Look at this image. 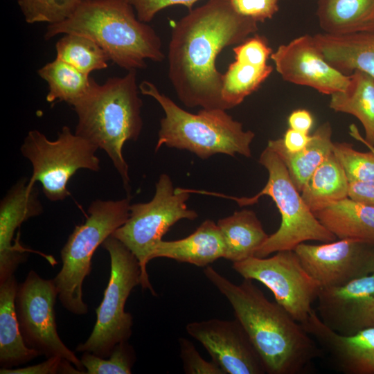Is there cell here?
<instances>
[{"label": "cell", "mask_w": 374, "mask_h": 374, "mask_svg": "<svg viewBox=\"0 0 374 374\" xmlns=\"http://www.w3.org/2000/svg\"><path fill=\"white\" fill-rule=\"evenodd\" d=\"M78 34L96 42L109 60L128 71L143 69L145 60L162 62L160 37L141 21L129 0H82L65 21L47 26L44 37Z\"/></svg>", "instance_id": "obj_3"}, {"label": "cell", "mask_w": 374, "mask_h": 374, "mask_svg": "<svg viewBox=\"0 0 374 374\" xmlns=\"http://www.w3.org/2000/svg\"><path fill=\"white\" fill-rule=\"evenodd\" d=\"M294 251L321 287L341 286L374 274V246L356 239L319 244L303 242Z\"/></svg>", "instance_id": "obj_13"}, {"label": "cell", "mask_w": 374, "mask_h": 374, "mask_svg": "<svg viewBox=\"0 0 374 374\" xmlns=\"http://www.w3.org/2000/svg\"><path fill=\"white\" fill-rule=\"evenodd\" d=\"M18 284L15 276L0 283V365L12 368L41 355L29 348L21 335L17 317L15 299Z\"/></svg>", "instance_id": "obj_21"}, {"label": "cell", "mask_w": 374, "mask_h": 374, "mask_svg": "<svg viewBox=\"0 0 374 374\" xmlns=\"http://www.w3.org/2000/svg\"><path fill=\"white\" fill-rule=\"evenodd\" d=\"M239 15L256 21L271 19L279 9L280 0H229Z\"/></svg>", "instance_id": "obj_36"}, {"label": "cell", "mask_w": 374, "mask_h": 374, "mask_svg": "<svg viewBox=\"0 0 374 374\" xmlns=\"http://www.w3.org/2000/svg\"><path fill=\"white\" fill-rule=\"evenodd\" d=\"M348 198L366 206L374 207V181H350Z\"/></svg>", "instance_id": "obj_39"}, {"label": "cell", "mask_w": 374, "mask_h": 374, "mask_svg": "<svg viewBox=\"0 0 374 374\" xmlns=\"http://www.w3.org/2000/svg\"><path fill=\"white\" fill-rule=\"evenodd\" d=\"M290 128L309 134L313 125V117L311 113L305 109L294 110L288 116Z\"/></svg>", "instance_id": "obj_41"}, {"label": "cell", "mask_w": 374, "mask_h": 374, "mask_svg": "<svg viewBox=\"0 0 374 374\" xmlns=\"http://www.w3.org/2000/svg\"><path fill=\"white\" fill-rule=\"evenodd\" d=\"M301 325L338 370L346 374H374V327L343 335L326 326L314 309Z\"/></svg>", "instance_id": "obj_18"}, {"label": "cell", "mask_w": 374, "mask_h": 374, "mask_svg": "<svg viewBox=\"0 0 374 374\" xmlns=\"http://www.w3.org/2000/svg\"><path fill=\"white\" fill-rule=\"evenodd\" d=\"M217 224L224 242V258L232 263L255 256L269 236L251 210L235 211L220 219Z\"/></svg>", "instance_id": "obj_24"}, {"label": "cell", "mask_w": 374, "mask_h": 374, "mask_svg": "<svg viewBox=\"0 0 374 374\" xmlns=\"http://www.w3.org/2000/svg\"><path fill=\"white\" fill-rule=\"evenodd\" d=\"M205 277L226 297L269 374H299L323 354L317 341L283 308L253 283L235 284L211 266Z\"/></svg>", "instance_id": "obj_2"}, {"label": "cell", "mask_w": 374, "mask_h": 374, "mask_svg": "<svg viewBox=\"0 0 374 374\" xmlns=\"http://www.w3.org/2000/svg\"><path fill=\"white\" fill-rule=\"evenodd\" d=\"M280 139L288 152H297L308 145L312 139V135L289 128L283 137Z\"/></svg>", "instance_id": "obj_40"}, {"label": "cell", "mask_w": 374, "mask_h": 374, "mask_svg": "<svg viewBox=\"0 0 374 374\" xmlns=\"http://www.w3.org/2000/svg\"><path fill=\"white\" fill-rule=\"evenodd\" d=\"M349 181L333 152L314 170L301 194L314 213L348 198Z\"/></svg>", "instance_id": "obj_27"}, {"label": "cell", "mask_w": 374, "mask_h": 374, "mask_svg": "<svg viewBox=\"0 0 374 374\" xmlns=\"http://www.w3.org/2000/svg\"><path fill=\"white\" fill-rule=\"evenodd\" d=\"M56 57L89 75L107 67L105 51L93 39L78 34H64L55 44Z\"/></svg>", "instance_id": "obj_30"}, {"label": "cell", "mask_w": 374, "mask_h": 374, "mask_svg": "<svg viewBox=\"0 0 374 374\" xmlns=\"http://www.w3.org/2000/svg\"><path fill=\"white\" fill-rule=\"evenodd\" d=\"M139 87L143 95L160 105L165 114L160 121L155 151L164 145L188 150L202 159L217 154L251 157L254 132L244 130L225 109L202 108L193 114L179 107L150 81L141 82Z\"/></svg>", "instance_id": "obj_5"}, {"label": "cell", "mask_w": 374, "mask_h": 374, "mask_svg": "<svg viewBox=\"0 0 374 374\" xmlns=\"http://www.w3.org/2000/svg\"><path fill=\"white\" fill-rule=\"evenodd\" d=\"M35 184L22 178L8 192L0 203V283L14 275L18 266L26 261L28 253H39L51 265L57 262L50 255L44 254L20 243L15 234L21 224L40 215L43 207L38 199Z\"/></svg>", "instance_id": "obj_17"}, {"label": "cell", "mask_w": 374, "mask_h": 374, "mask_svg": "<svg viewBox=\"0 0 374 374\" xmlns=\"http://www.w3.org/2000/svg\"><path fill=\"white\" fill-rule=\"evenodd\" d=\"M82 0H18V5L28 24L61 23L69 18Z\"/></svg>", "instance_id": "obj_31"}, {"label": "cell", "mask_w": 374, "mask_h": 374, "mask_svg": "<svg viewBox=\"0 0 374 374\" xmlns=\"http://www.w3.org/2000/svg\"><path fill=\"white\" fill-rule=\"evenodd\" d=\"M365 145L370 148L369 152L358 151L347 142L333 143L332 152L349 182L374 181V145Z\"/></svg>", "instance_id": "obj_32"}, {"label": "cell", "mask_w": 374, "mask_h": 374, "mask_svg": "<svg viewBox=\"0 0 374 374\" xmlns=\"http://www.w3.org/2000/svg\"><path fill=\"white\" fill-rule=\"evenodd\" d=\"M37 73L48 84L47 102L64 101L72 107L88 93L94 82L89 75L57 58L40 68Z\"/></svg>", "instance_id": "obj_28"}, {"label": "cell", "mask_w": 374, "mask_h": 374, "mask_svg": "<svg viewBox=\"0 0 374 374\" xmlns=\"http://www.w3.org/2000/svg\"><path fill=\"white\" fill-rule=\"evenodd\" d=\"M232 267L243 278L266 286L276 302L301 324L309 317L321 288L294 250L279 251L269 258L252 256L233 262Z\"/></svg>", "instance_id": "obj_11"}, {"label": "cell", "mask_w": 374, "mask_h": 374, "mask_svg": "<svg viewBox=\"0 0 374 374\" xmlns=\"http://www.w3.org/2000/svg\"><path fill=\"white\" fill-rule=\"evenodd\" d=\"M98 148L64 126L56 140L51 141L39 130L28 132L21 146L22 155L30 161V181L39 182L44 195L52 202L64 200L70 193L67 183L80 169L98 172Z\"/></svg>", "instance_id": "obj_10"}, {"label": "cell", "mask_w": 374, "mask_h": 374, "mask_svg": "<svg viewBox=\"0 0 374 374\" xmlns=\"http://www.w3.org/2000/svg\"><path fill=\"white\" fill-rule=\"evenodd\" d=\"M1 374H80L82 373L72 363L61 357H48L47 360L36 365L17 368H1Z\"/></svg>", "instance_id": "obj_37"}, {"label": "cell", "mask_w": 374, "mask_h": 374, "mask_svg": "<svg viewBox=\"0 0 374 374\" xmlns=\"http://www.w3.org/2000/svg\"><path fill=\"white\" fill-rule=\"evenodd\" d=\"M106 358L84 352L80 360L87 374H130L136 360L134 350L127 341L115 346Z\"/></svg>", "instance_id": "obj_33"}, {"label": "cell", "mask_w": 374, "mask_h": 374, "mask_svg": "<svg viewBox=\"0 0 374 374\" xmlns=\"http://www.w3.org/2000/svg\"><path fill=\"white\" fill-rule=\"evenodd\" d=\"M137 18L143 22L151 21L160 10L173 5H183L191 10L198 0H129Z\"/></svg>", "instance_id": "obj_38"}, {"label": "cell", "mask_w": 374, "mask_h": 374, "mask_svg": "<svg viewBox=\"0 0 374 374\" xmlns=\"http://www.w3.org/2000/svg\"><path fill=\"white\" fill-rule=\"evenodd\" d=\"M224 245L220 230L211 220H206L188 236L172 241L161 240L151 254V260L167 258L205 267L224 258Z\"/></svg>", "instance_id": "obj_20"}, {"label": "cell", "mask_w": 374, "mask_h": 374, "mask_svg": "<svg viewBox=\"0 0 374 374\" xmlns=\"http://www.w3.org/2000/svg\"><path fill=\"white\" fill-rule=\"evenodd\" d=\"M130 198L93 201L85 222L76 225L61 250L62 265L53 278L58 298L69 312L84 315L88 307L82 298V284L92 269L97 248L121 226L130 215Z\"/></svg>", "instance_id": "obj_7"}, {"label": "cell", "mask_w": 374, "mask_h": 374, "mask_svg": "<svg viewBox=\"0 0 374 374\" xmlns=\"http://www.w3.org/2000/svg\"><path fill=\"white\" fill-rule=\"evenodd\" d=\"M314 214L337 238L356 239L374 246V207L346 198Z\"/></svg>", "instance_id": "obj_26"}, {"label": "cell", "mask_w": 374, "mask_h": 374, "mask_svg": "<svg viewBox=\"0 0 374 374\" xmlns=\"http://www.w3.org/2000/svg\"><path fill=\"white\" fill-rule=\"evenodd\" d=\"M332 134L330 123H323L312 134L308 145L297 152H288L280 138L268 141L267 146L283 161L293 184L300 193L314 170L332 152Z\"/></svg>", "instance_id": "obj_23"}, {"label": "cell", "mask_w": 374, "mask_h": 374, "mask_svg": "<svg viewBox=\"0 0 374 374\" xmlns=\"http://www.w3.org/2000/svg\"><path fill=\"white\" fill-rule=\"evenodd\" d=\"M329 107L336 112L350 114L362 123L365 137H362L355 125L350 126V134L364 144L374 145V79L355 71L350 74V82L344 91L330 95Z\"/></svg>", "instance_id": "obj_22"}, {"label": "cell", "mask_w": 374, "mask_h": 374, "mask_svg": "<svg viewBox=\"0 0 374 374\" xmlns=\"http://www.w3.org/2000/svg\"><path fill=\"white\" fill-rule=\"evenodd\" d=\"M101 245L110 256V277L102 302L96 309L93 330L76 350L107 358L116 344L127 341L132 335L133 319L125 306L133 288L141 285V270L135 256L113 235Z\"/></svg>", "instance_id": "obj_9"}, {"label": "cell", "mask_w": 374, "mask_h": 374, "mask_svg": "<svg viewBox=\"0 0 374 374\" xmlns=\"http://www.w3.org/2000/svg\"><path fill=\"white\" fill-rule=\"evenodd\" d=\"M259 163L268 172V179L263 188L251 197H235L221 193L205 191L235 201L240 206L252 205L267 195L275 202L281 216L278 230L269 235L257 251V257L264 258L279 251L294 250L307 241L329 242L337 237L314 215L293 184L285 163L280 157L267 146L261 152Z\"/></svg>", "instance_id": "obj_6"}, {"label": "cell", "mask_w": 374, "mask_h": 374, "mask_svg": "<svg viewBox=\"0 0 374 374\" xmlns=\"http://www.w3.org/2000/svg\"><path fill=\"white\" fill-rule=\"evenodd\" d=\"M235 57L242 58L258 65L267 64L272 49L265 37L253 35L233 48Z\"/></svg>", "instance_id": "obj_35"}, {"label": "cell", "mask_w": 374, "mask_h": 374, "mask_svg": "<svg viewBox=\"0 0 374 374\" xmlns=\"http://www.w3.org/2000/svg\"><path fill=\"white\" fill-rule=\"evenodd\" d=\"M271 65H258L240 57L222 73V98L225 109L235 107L256 91L273 71Z\"/></svg>", "instance_id": "obj_29"}, {"label": "cell", "mask_w": 374, "mask_h": 374, "mask_svg": "<svg viewBox=\"0 0 374 374\" xmlns=\"http://www.w3.org/2000/svg\"><path fill=\"white\" fill-rule=\"evenodd\" d=\"M317 301L320 319L339 334L352 335L374 327V274L321 287Z\"/></svg>", "instance_id": "obj_16"}, {"label": "cell", "mask_w": 374, "mask_h": 374, "mask_svg": "<svg viewBox=\"0 0 374 374\" xmlns=\"http://www.w3.org/2000/svg\"><path fill=\"white\" fill-rule=\"evenodd\" d=\"M314 41L326 60L346 75L362 71L374 79V31L346 35L319 33Z\"/></svg>", "instance_id": "obj_19"}, {"label": "cell", "mask_w": 374, "mask_h": 374, "mask_svg": "<svg viewBox=\"0 0 374 374\" xmlns=\"http://www.w3.org/2000/svg\"><path fill=\"white\" fill-rule=\"evenodd\" d=\"M186 330L201 343L224 374L267 373L262 358L236 319L193 321Z\"/></svg>", "instance_id": "obj_14"}, {"label": "cell", "mask_w": 374, "mask_h": 374, "mask_svg": "<svg viewBox=\"0 0 374 374\" xmlns=\"http://www.w3.org/2000/svg\"><path fill=\"white\" fill-rule=\"evenodd\" d=\"M152 199L130 205L127 221L112 234L137 258L141 270V285L156 295L147 271L151 254L169 229L178 221L194 220L198 214L186 204L190 193L174 188L170 177L161 174L155 185Z\"/></svg>", "instance_id": "obj_8"}, {"label": "cell", "mask_w": 374, "mask_h": 374, "mask_svg": "<svg viewBox=\"0 0 374 374\" xmlns=\"http://www.w3.org/2000/svg\"><path fill=\"white\" fill-rule=\"evenodd\" d=\"M139 91L136 71L131 70L103 84L94 80L88 93L73 106L78 116L75 133L107 153L127 192L129 168L122 150L125 143L136 141L142 130Z\"/></svg>", "instance_id": "obj_4"}, {"label": "cell", "mask_w": 374, "mask_h": 374, "mask_svg": "<svg viewBox=\"0 0 374 374\" xmlns=\"http://www.w3.org/2000/svg\"><path fill=\"white\" fill-rule=\"evenodd\" d=\"M57 296L58 292L53 279L42 278L33 270L18 285L15 307L24 340L41 355L47 358L61 357L86 373L81 360L58 335L54 309Z\"/></svg>", "instance_id": "obj_12"}, {"label": "cell", "mask_w": 374, "mask_h": 374, "mask_svg": "<svg viewBox=\"0 0 374 374\" xmlns=\"http://www.w3.org/2000/svg\"><path fill=\"white\" fill-rule=\"evenodd\" d=\"M258 30V22L239 15L229 0H209L180 19L168 52V78L179 100L188 107L225 109L216 58Z\"/></svg>", "instance_id": "obj_1"}, {"label": "cell", "mask_w": 374, "mask_h": 374, "mask_svg": "<svg viewBox=\"0 0 374 374\" xmlns=\"http://www.w3.org/2000/svg\"><path fill=\"white\" fill-rule=\"evenodd\" d=\"M317 16L325 33L374 31V0H318Z\"/></svg>", "instance_id": "obj_25"}, {"label": "cell", "mask_w": 374, "mask_h": 374, "mask_svg": "<svg viewBox=\"0 0 374 374\" xmlns=\"http://www.w3.org/2000/svg\"><path fill=\"white\" fill-rule=\"evenodd\" d=\"M180 357L186 374H224L213 361L205 360L188 339L179 337Z\"/></svg>", "instance_id": "obj_34"}, {"label": "cell", "mask_w": 374, "mask_h": 374, "mask_svg": "<svg viewBox=\"0 0 374 374\" xmlns=\"http://www.w3.org/2000/svg\"><path fill=\"white\" fill-rule=\"evenodd\" d=\"M270 58L285 81L311 87L323 94L344 91L350 82V75L341 73L326 60L312 35H303L280 45Z\"/></svg>", "instance_id": "obj_15"}]
</instances>
